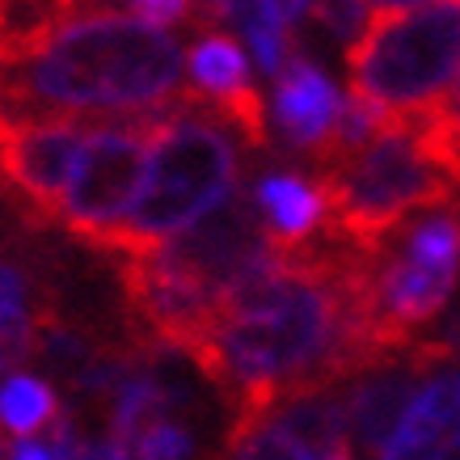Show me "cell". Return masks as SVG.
Masks as SVG:
<instances>
[{"instance_id": "ac0fdd59", "label": "cell", "mask_w": 460, "mask_h": 460, "mask_svg": "<svg viewBox=\"0 0 460 460\" xmlns=\"http://www.w3.org/2000/svg\"><path fill=\"white\" fill-rule=\"evenodd\" d=\"M9 460H56V456H51V447L42 444V439H22V444L9 452Z\"/></svg>"}, {"instance_id": "3957f363", "label": "cell", "mask_w": 460, "mask_h": 460, "mask_svg": "<svg viewBox=\"0 0 460 460\" xmlns=\"http://www.w3.org/2000/svg\"><path fill=\"white\" fill-rule=\"evenodd\" d=\"M460 288V203L427 208L363 250L350 279L355 313L367 347L380 359L427 342V330L447 313Z\"/></svg>"}, {"instance_id": "d6986e66", "label": "cell", "mask_w": 460, "mask_h": 460, "mask_svg": "<svg viewBox=\"0 0 460 460\" xmlns=\"http://www.w3.org/2000/svg\"><path fill=\"white\" fill-rule=\"evenodd\" d=\"M367 4V13L372 17H385V13H402V9H414L422 0H363Z\"/></svg>"}, {"instance_id": "8fae6325", "label": "cell", "mask_w": 460, "mask_h": 460, "mask_svg": "<svg viewBox=\"0 0 460 460\" xmlns=\"http://www.w3.org/2000/svg\"><path fill=\"white\" fill-rule=\"evenodd\" d=\"M253 211L279 253L305 250L308 241H317L330 228V203H325L321 181L292 173V169L266 173L253 186Z\"/></svg>"}, {"instance_id": "277c9868", "label": "cell", "mask_w": 460, "mask_h": 460, "mask_svg": "<svg viewBox=\"0 0 460 460\" xmlns=\"http://www.w3.org/2000/svg\"><path fill=\"white\" fill-rule=\"evenodd\" d=\"M350 98L389 119L444 102L460 81V0H422L372 17L347 47Z\"/></svg>"}, {"instance_id": "8992f818", "label": "cell", "mask_w": 460, "mask_h": 460, "mask_svg": "<svg viewBox=\"0 0 460 460\" xmlns=\"http://www.w3.org/2000/svg\"><path fill=\"white\" fill-rule=\"evenodd\" d=\"M153 119L156 114H144L140 123L89 131L72 165L68 190L59 203V224L93 250H106V241L119 233V224L127 220V211L140 195L148 144H153Z\"/></svg>"}, {"instance_id": "ba28073f", "label": "cell", "mask_w": 460, "mask_h": 460, "mask_svg": "<svg viewBox=\"0 0 460 460\" xmlns=\"http://www.w3.org/2000/svg\"><path fill=\"white\" fill-rule=\"evenodd\" d=\"M376 460H460V359L444 355L422 372Z\"/></svg>"}, {"instance_id": "52a82bcc", "label": "cell", "mask_w": 460, "mask_h": 460, "mask_svg": "<svg viewBox=\"0 0 460 460\" xmlns=\"http://www.w3.org/2000/svg\"><path fill=\"white\" fill-rule=\"evenodd\" d=\"M84 140V119L13 114L0 106V186L30 224H59V203Z\"/></svg>"}, {"instance_id": "ffe728a7", "label": "cell", "mask_w": 460, "mask_h": 460, "mask_svg": "<svg viewBox=\"0 0 460 460\" xmlns=\"http://www.w3.org/2000/svg\"><path fill=\"white\" fill-rule=\"evenodd\" d=\"M308 9H313V0H283V13H288V22H292V17H305Z\"/></svg>"}, {"instance_id": "44dd1931", "label": "cell", "mask_w": 460, "mask_h": 460, "mask_svg": "<svg viewBox=\"0 0 460 460\" xmlns=\"http://www.w3.org/2000/svg\"><path fill=\"white\" fill-rule=\"evenodd\" d=\"M190 4H195V13L203 17L208 26H211V22H216V13H211V0H190Z\"/></svg>"}, {"instance_id": "2e32d148", "label": "cell", "mask_w": 460, "mask_h": 460, "mask_svg": "<svg viewBox=\"0 0 460 460\" xmlns=\"http://www.w3.org/2000/svg\"><path fill=\"white\" fill-rule=\"evenodd\" d=\"M308 13L317 17L321 26L330 30L342 47H350V42L367 30V22H372V13H367V4H363V0H313V9H308Z\"/></svg>"}, {"instance_id": "9a60e30c", "label": "cell", "mask_w": 460, "mask_h": 460, "mask_svg": "<svg viewBox=\"0 0 460 460\" xmlns=\"http://www.w3.org/2000/svg\"><path fill=\"white\" fill-rule=\"evenodd\" d=\"M119 444L131 452V460H195L199 435L190 427V402L148 419L131 439H119Z\"/></svg>"}, {"instance_id": "7a4b0ae2", "label": "cell", "mask_w": 460, "mask_h": 460, "mask_svg": "<svg viewBox=\"0 0 460 460\" xmlns=\"http://www.w3.org/2000/svg\"><path fill=\"white\" fill-rule=\"evenodd\" d=\"M237 144L220 114L195 111V102H178L169 114L161 111L153 119L140 195L106 241V253L136 258L190 233L237 195Z\"/></svg>"}, {"instance_id": "7c38bea8", "label": "cell", "mask_w": 460, "mask_h": 460, "mask_svg": "<svg viewBox=\"0 0 460 460\" xmlns=\"http://www.w3.org/2000/svg\"><path fill=\"white\" fill-rule=\"evenodd\" d=\"M51 296H42L17 262L0 258V376L22 372L42 350Z\"/></svg>"}, {"instance_id": "5b68a950", "label": "cell", "mask_w": 460, "mask_h": 460, "mask_svg": "<svg viewBox=\"0 0 460 460\" xmlns=\"http://www.w3.org/2000/svg\"><path fill=\"white\" fill-rule=\"evenodd\" d=\"M317 181L330 203V233L359 250H376L410 216L460 199L402 119H389V127L355 153L317 165Z\"/></svg>"}, {"instance_id": "6da1fadb", "label": "cell", "mask_w": 460, "mask_h": 460, "mask_svg": "<svg viewBox=\"0 0 460 460\" xmlns=\"http://www.w3.org/2000/svg\"><path fill=\"white\" fill-rule=\"evenodd\" d=\"M186 56L165 26L76 4L39 34L0 47V106L13 114H161L178 98Z\"/></svg>"}, {"instance_id": "e0dca14e", "label": "cell", "mask_w": 460, "mask_h": 460, "mask_svg": "<svg viewBox=\"0 0 460 460\" xmlns=\"http://www.w3.org/2000/svg\"><path fill=\"white\" fill-rule=\"evenodd\" d=\"M127 9L144 22H153V26H181V22H195V4L190 0H123Z\"/></svg>"}, {"instance_id": "7402d4cb", "label": "cell", "mask_w": 460, "mask_h": 460, "mask_svg": "<svg viewBox=\"0 0 460 460\" xmlns=\"http://www.w3.org/2000/svg\"><path fill=\"white\" fill-rule=\"evenodd\" d=\"M0 460H9V447H4V435H0Z\"/></svg>"}, {"instance_id": "9c48e42d", "label": "cell", "mask_w": 460, "mask_h": 460, "mask_svg": "<svg viewBox=\"0 0 460 460\" xmlns=\"http://www.w3.org/2000/svg\"><path fill=\"white\" fill-rule=\"evenodd\" d=\"M186 72L195 81V93L211 106V114H220L224 123H233L253 144L262 148L270 140V127H266V102L253 89V72L233 34L224 30H208L203 39L190 47L186 56Z\"/></svg>"}, {"instance_id": "30bf717a", "label": "cell", "mask_w": 460, "mask_h": 460, "mask_svg": "<svg viewBox=\"0 0 460 460\" xmlns=\"http://www.w3.org/2000/svg\"><path fill=\"white\" fill-rule=\"evenodd\" d=\"M270 114L275 127L283 131V140L296 153H305L317 161L325 153V144L334 136L338 114H342V98H338L334 81L325 76L317 59L292 56L275 76V98H270Z\"/></svg>"}, {"instance_id": "4fadbf2b", "label": "cell", "mask_w": 460, "mask_h": 460, "mask_svg": "<svg viewBox=\"0 0 460 460\" xmlns=\"http://www.w3.org/2000/svg\"><path fill=\"white\" fill-rule=\"evenodd\" d=\"M216 22H233L245 47L253 51L258 68L275 81L283 64L296 56L292 51V30H288V13L283 0H211Z\"/></svg>"}, {"instance_id": "5bb4252c", "label": "cell", "mask_w": 460, "mask_h": 460, "mask_svg": "<svg viewBox=\"0 0 460 460\" xmlns=\"http://www.w3.org/2000/svg\"><path fill=\"white\" fill-rule=\"evenodd\" d=\"M59 419H64V402L51 380L30 376V372H13L0 380V431L34 439L51 431Z\"/></svg>"}]
</instances>
